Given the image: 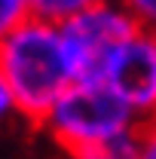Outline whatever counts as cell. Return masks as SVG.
Segmentation results:
<instances>
[{"instance_id": "cell-3", "label": "cell", "mask_w": 156, "mask_h": 159, "mask_svg": "<svg viewBox=\"0 0 156 159\" xmlns=\"http://www.w3.org/2000/svg\"><path fill=\"white\" fill-rule=\"evenodd\" d=\"M138 31V21L119 0H101L61 25L64 49L74 64V77L95 83L104 80V70L119 46Z\"/></svg>"}, {"instance_id": "cell-7", "label": "cell", "mask_w": 156, "mask_h": 159, "mask_svg": "<svg viewBox=\"0 0 156 159\" xmlns=\"http://www.w3.org/2000/svg\"><path fill=\"white\" fill-rule=\"evenodd\" d=\"M31 19V0H0V40Z\"/></svg>"}, {"instance_id": "cell-8", "label": "cell", "mask_w": 156, "mask_h": 159, "mask_svg": "<svg viewBox=\"0 0 156 159\" xmlns=\"http://www.w3.org/2000/svg\"><path fill=\"white\" fill-rule=\"evenodd\" d=\"M132 19L138 21V28H147V31H156V0H119Z\"/></svg>"}, {"instance_id": "cell-10", "label": "cell", "mask_w": 156, "mask_h": 159, "mask_svg": "<svg viewBox=\"0 0 156 159\" xmlns=\"http://www.w3.org/2000/svg\"><path fill=\"white\" fill-rule=\"evenodd\" d=\"M12 113H19V110H16V98H12L6 80H3V74H0V125L12 116Z\"/></svg>"}, {"instance_id": "cell-6", "label": "cell", "mask_w": 156, "mask_h": 159, "mask_svg": "<svg viewBox=\"0 0 156 159\" xmlns=\"http://www.w3.org/2000/svg\"><path fill=\"white\" fill-rule=\"evenodd\" d=\"M144 125V122H141ZM141 125L129 129L117 138H107L104 144H98L92 150H83L74 159H138V144H141Z\"/></svg>"}, {"instance_id": "cell-5", "label": "cell", "mask_w": 156, "mask_h": 159, "mask_svg": "<svg viewBox=\"0 0 156 159\" xmlns=\"http://www.w3.org/2000/svg\"><path fill=\"white\" fill-rule=\"evenodd\" d=\"M95 3H101V0H31V19H40V21H49V25L61 28Z\"/></svg>"}, {"instance_id": "cell-9", "label": "cell", "mask_w": 156, "mask_h": 159, "mask_svg": "<svg viewBox=\"0 0 156 159\" xmlns=\"http://www.w3.org/2000/svg\"><path fill=\"white\" fill-rule=\"evenodd\" d=\"M138 159H156V119L141 125V144H138Z\"/></svg>"}, {"instance_id": "cell-1", "label": "cell", "mask_w": 156, "mask_h": 159, "mask_svg": "<svg viewBox=\"0 0 156 159\" xmlns=\"http://www.w3.org/2000/svg\"><path fill=\"white\" fill-rule=\"evenodd\" d=\"M0 74L16 98L19 116L37 125L77 83L61 28L40 19H28L0 40Z\"/></svg>"}, {"instance_id": "cell-4", "label": "cell", "mask_w": 156, "mask_h": 159, "mask_svg": "<svg viewBox=\"0 0 156 159\" xmlns=\"http://www.w3.org/2000/svg\"><path fill=\"white\" fill-rule=\"evenodd\" d=\"M104 83L132 107L141 122L156 119V31L138 28L113 52Z\"/></svg>"}, {"instance_id": "cell-2", "label": "cell", "mask_w": 156, "mask_h": 159, "mask_svg": "<svg viewBox=\"0 0 156 159\" xmlns=\"http://www.w3.org/2000/svg\"><path fill=\"white\" fill-rule=\"evenodd\" d=\"M138 125L141 119L104 80H77L43 119V132L71 159Z\"/></svg>"}]
</instances>
